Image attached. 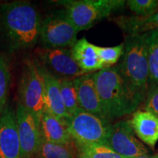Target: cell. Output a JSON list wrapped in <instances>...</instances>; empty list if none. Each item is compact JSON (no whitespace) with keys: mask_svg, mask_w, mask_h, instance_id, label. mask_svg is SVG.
<instances>
[{"mask_svg":"<svg viewBox=\"0 0 158 158\" xmlns=\"http://www.w3.org/2000/svg\"><path fill=\"white\" fill-rule=\"evenodd\" d=\"M106 120L110 122L133 114L139 104L124 82L116 66L92 73Z\"/></svg>","mask_w":158,"mask_h":158,"instance_id":"cell-1","label":"cell"},{"mask_svg":"<svg viewBox=\"0 0 158 158\" xmlns=\"http://www.w3.org/2000/svg\"><path fill=\"white\" fill-rule=\"evenodd\" d=\"M121 62L120 74L138 104L145 100L149 88L147 48L143 34L127 35Z\"/></svg>","mask_w":158,"mask_h":158,"instance_id":"cell-2","label":"cell"},{"mask_svg":"<svg viewBox=\"0 0 158 158\" xmlns=\"http://www.w3.org/2000/svg\"><path fill=\"white\" fill-rule=\"evenodd\" d=\"M2 23L7 36L17 48H30L40 38L41 22L31 4L13 2L2 7Z\"/></svg>","mask_w":158,"mask_h":158,"instance_id":"cell-3","label":"cell"},{"mask_svg":"<svg viewBox=\"0 0 158 158\" xmlns=\"http://www.w3.org/2000/svg\"><path fill=\"white\" fill-rule=\"evenodd\" d=\"M122 0H79L65 1L66 17L78 31L87 30L94 24L122 8Z\"/></svg>","mask_w":158,"mask_h":158,"instance_id":"cell-4","label":"cell"},{"mask_svg":"<svg viewBox=\"0 0 158 158\" xmlns=\"http://www.w3.org/2000/svg\"><path fill=\"white\" fill-rule=\"evenodd\" d=\"M66 123L76 145L106 144L110 124L106 120L79 108Z\"/></svg>","mask_w":158,"mask_h":158,"instance_id":"cell-5","label":"cell"},{"mask_svg":"<svg viewBox=\"0 0 158 158\" xmlns=\"http://www.w3.org/2000/svg\"><path fill=\"white\" fill-rule=\"evenodd\" d=\"M20 105L31 113L40 123L45 110V85L40 69L29 62L23 71L19 87Z\"/></svg>","mask_w":158,"mask_h":158,"instance_id":"cell-6","label":"cell"},{"mask_svg":"<svg viewBox=\"0 0 158 158\" xmlns=\"http://www.w3.org/2000/svg\"><path fill=\"white\" fill-rule=\"evenodd\" d=\"M78 32L63 12L49 15L41 23L40 38L49 48H67L77 42Z\"/></svg>","mask_w":158,"mask_h":158,"instance_id":"cell-7","label":"cell"},{"mask_svg":"<svg viewBox=\"0 0 158 158\" xmlns=\"http://www.w3.org/2000/svg\"><path fill=\"white\" fill-rule=\"evenodd\" d=\"M106 145L127 158H135L149 153L148 148L136 138L131 124L127 120L110 124Z\"/></svg>","mask_w":158,"mask_h":158,"instance_id":"cell-8","label":"cell"},{"mask_svg":"<svg viewBox=\"0 0 158 158\" xmlns=\"http://www.w3.org/2000/svg\"><path fill=\"white\" fill-rule=\"evenodd\" d=\"M15 116L21 144V158L37 157L42 138L40 123L20 104L18 106Z\"/></svg>","mask_w":158,"mask_h":158,"instance_id":"cell-9","label":"cell"},{"mask_svg":"<svg viewBox=\"0 0 158 158\" xmlns=\"http://www.w3.org/2000/svg\"><path fill=\"white\" fill-rule=\"evenodd\" d=\"M0 158H21L16 116L9 107L0 117Z\"/></svg>","mask_w":158,"mask_h":158,"instance_id":"cell-10","label":"cell"},{"mask_svg":"<svg viewBox=\"0 0 158 158\" xmlns=\"http://www.w3.org/2000/svg\"><path fill=\"white\" fill-rule=\"evenodd\" d=\"M39 56L54 72L65 78H76L85 74L74 60L71 50L66 48L40 49Z\"/></svg>","mask_w":158,"mask_h":158,"instance_id":"cell-11","label":"cell"},{"mask_svg":"<svg viewBox=\"0 0 158 158\" xmlns=\"http://www.w3.org/2000/svg\"><path fill=\"white\" fill-rule=\"evenodd\" d=\"M73 83L78 96L79 107L88 113L106 120L92 73H86L77 77L73 79Z\"/></svg>","mask_w":158,"mask_h":158,"instance_id":"cell-12","label":"cell"},{"mask_svg":"<svg viewBox=\"0 0 158 158\" xmlns=\"http://www.w3.org/2000/svg\"><path fill=\"white\" fill-rule=\"evenodd\" d=\"M45 85V110L52 115L67 121L70 116L67 113L61 95L59 79L45 68H40Z\"/></svg>","mask_w":158,"mask_h":158,"instance_id":"cell-13","label":"cell"},{"mask_svg":"<svg viewBox=\"0 0 158 158\" xmlns=\"http://www.w3.org/2000/svg\"><path fill=\"white\" fill-rule=\"evenodd\" d=\"M130 122L138 137L150 147H155L158 141V118L147 110H136Z\"/></svg>","mask_w":158,"mask_h":158,"instance_id":"cell-14","label":"cell"},{"mask_svg":"<svg viewBox=\"0 0 158 158\" xmlns=\"http://www.w3.org/2000/svg\"><path fill=\"white\" fill-rule=\"evenodd\" d=\"M40 133L45 141L59 144H71L73 140L66 121L45 110L40 119Z\"/></svg>","mask_w":158,"mask_h":158,"instance_id":"cell-15","label":"cell"},{"mask_svg":"<svg viewBox=\"0 0 158 158\" xmlns=\"http://www.w3.org/2000/svg\"><path fill=\"white\" fill-rule=\"evenodd\" d=\"M71 53L74 60L84 73L95 72L103 69L99 58L97 45L82 38L75 43L71 48Z\"/></svg>","mask_w":158,"mask_h":158,"instance_id":"cell-16","label":"cell"},{"mask_svg":"<svg viewBox=\"0 0 158 158\" xmlns=\"http://www.w3.org/2000/svg\"><path fill=\"white\" fill-rule=\"evenodd\" d=\"M116 23L128 35L145 34L158 30V11L147 17L122 16L116 20Z\"/></svg>","mask_w":158,"mask_h":158,"instance_id":"cell-17","label":"cell"},{"mask_svg":"<svg viewBox=\"0 0 158 158\" xmlns=\"http://www.w3.org/2000/svg\"><path fill=\"white\" fill-rule=\"evenodd\" d=\"M78 149L73 143L59 144L51 143L41 138L37 152L38 158H77Z\"/></svg>","mask_w":158,"mask_h":158,"instance_id":"cell-18","label":"cell"},{"mask_svg":"<svg viewBox=\"0 0 158 158\" xmlns=\"http://www.w3.org/2000/svg\"><path fill=\"white\" fill-rule=\"evenodd\" d=\"M149 69V86H158V30L145 33Z\"/></svg>","mask_w":158,"mask_h":158,"instance_id":"cell-19","label":"cell"},{"mask_svg":"<svg viewBox=\"0 0 158 158\" xmlns=\"http://www.w3.org/2000/svg\"><path fill=\"white\" fill-rule=\"evenodd\" d=\"M61 95L64 108L69 116H73L79 108L78 96L73 80L69 78L59 79Z\"/></svg>","mask_w":158,"mask_h":158,"instance_id":"cell-20","label":"cell"},{"mask_svg":"<svg viewBox=\"0 0 158 158\" xmlns=\"http://www.w3.org/2000/svg\"><path fill=\"white\" fill-rule=\"evenodd\" d=\"M76 147L78 152L84 154L89 158H127L115 152L106 144L76 145Z\"/></svg>","mask_w":158,"mask_h":158,"instance_id":"cell-21","label":"cell"},{"mask_svg":"<svg viewBox=\"0 0 158 158\" xmlns=\"http://www.w3.org/2000/svg\"><path fill=\"white\" fill-rule=\"evenodd\" d=\"M124 43L114 47L97 46L98 54L101 61L103 68L113 67L123 55Z\"/></svg>","mask_w":158,"mask_h":158,"instance_id":"cell-22","label":"cell"},{"mask_svg":"<svg viewBox=\"0 0 158 158\" xmlns=\"http://www.w3.org/2000/svg\"><path fill=\"white\" fill-rule=\"evenodd\" d=\"M126 2L137 16H149L158 11V0H129Z\"/></svg>","mask_w":158,"mask_h":158,"instance_id":"cell-23","label":"cell"},{"mask_svg":"<svg viewBox=\"0 0 158 158\" xmlns=\"http://www.w3.org/2000/svg\"><path fill=\"white\" fill-rule=\"evenodd\" d=\"M9 71L3 58L0 57V115H2L7 98L9 86Z\"/></svg>","mask_w":158,"mask_h":158,"instance_id":"cell-24","label":"cell"},{"mask_svg":"<svg viewBox=\"0 0 158 158\" xmlns=\"http://www.w3.org/2000/svg\"><path fill=\"white\" fill-rule=\"evenodd\" d=\"M144 108L158 118V86H150L145 99Z\"/></svg>","mask_w":158,"mask_h":158,"instance_id":"cell-25","label":"cell"},{"mask_svg":"<svg viewBox=\"0 0 158 158\" xmlns=\"http://www.w3.org/2000/svg\"><path fill=\"white\" fill-rule=\"evenodd\" d=\"M135 158H158V155H144L139 156V157H135Z\"/></svg>","mask_w":158,"mask_h":158,"instance_id":"cell-26","label":"cell"},{"mask_svg":"<svg viewBox=\"0 0 158 158\" xmlns=\"http://www.w3.org/2000/svg\"><path fill=\"white\" fill-rule=\"evenodd\" d=\"M77 158H89L88 157H86V155H84V154L78 152V156H77Z\"/></svg>","mask_w":158,"mask_h":158,"instance_id":"cell-27","label":"cell"},{"mask_svg":"<svg viewBox=\"0 0 158 158\" xmlns=\"http://www.w3.org/2000/svg\"><path fill=\"white\" fill-rule=\"evenodd\" d=\"M35 157H31V158H35Z\"/></svg>","mask_w":158,"mask_h":158,"instance_id":"cell-28","label":"cell"}]
</instances>
